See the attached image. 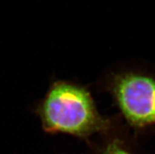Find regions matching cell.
Returning <instances> with one entry per match:
<instances>
[{
  "mask_svg": "<svg viewBox=\"0 0 155 154\" xmlns=\"http://www.w3.org/2000/svg\"><path fill=\"white\" fill-rule=\"evenodd\" d=\"M110 92L121 115L133 128L155 125V80L139 72L112 74L107 80Z\"/></svg>",
  "mask_w": 155,
  "mask_h": 154,
  "instance_id": "obj_2",
  "label": "cell"
},
{
  "mask_svg": "<svg viewBox=\"0 0 155 154\" xmlns=\"http://www.w3.org/2000/svg\"><path fill=\"white\" fill-rule=\"evenodd\" d=\"M43 131L66 134L88 142L97 133H108L113 121L98 113L93 97L85 87L58 80L51 84L36 108Z\"/></svg>",
  "mask_w": 155,
  "mask_h": 154,
  "instance_id": "obj_1",
  "label": "cell"
},
{
  "mask_svg": "<svg viewBox=\"0 0 155 154\" xmlns=\"http://www.w3.org/2000/svg\"><path fill=\"white\" fill-rule=\"evenodd\" d=\"M96 154H133L120 139H113L98 149Z\"/></svg>",
  "mask_w": 155,
  "mask_h": 154,
  "instance_id": "obj_3",
  "label": "cell"
}]
</instances>
